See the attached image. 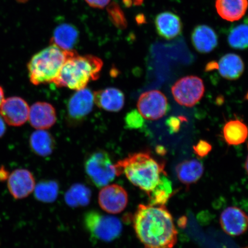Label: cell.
<instances>
[{
    "instance_id": "836d02e7",
    "label": "cell",
    "mask_w": 248,
    "mask_h": 248,
    "mask_svg": "<svg viewBox=\"0 0 248 248\" xmlns=\"http://www.w3.org/2000/svg\"><path fill=\"white\" fill-rule=\"evenodd\" d=\"M144 0H124V3L127 6L140 5L143 3Z\"/></svg>"
},
{
    "instance_id": "e575fe53",
    "label": "cell",
    "mask_w": 248,
    "mask_h": 248,
    "mask_svg": "<svg viewBox=\"0 0 248 248\" xmlns=\"http://www.w3.org/2000/svg\"><path fill=\"white\" fill-rule=\"evenodd\" d=\"M6 131V126L4 120L1 116H0V138L2 137Z\"/></svg>"
},
{
    "instance_id": "7c38bea8",
    "label": "cell",
    "mask_w": 248,
    "mask_h": 248,
    "mask_svg": "<svg viewBox=\"0 0 248 248\" xmlns=\"http://www.w3.org/2000/svg\"><path fill=\"white\" fill-rule=\"evenodd\" d=\"M220 223L226 233L236 236L243 234L247 230L248 218L238 207H229L221 213Z\"/></svg>"
},
{
    "instance_id": "4dcf8cb0",
    "label": "cell",
    "mask_w": 248,
    "mask_h": 248,
    "mask_svg": "<svg viewBox=\"0 0 248 248\" xmlns=\"http://www.w3.org/2000/svg\"><path fill=\"white\" fill-rule=\"evenodd\" d=\"M184 119V117H170L167 122V126H169L170 132L171 133L177 132L181 127V123Z\"/></svg>"
},
{
    "instance_id": "484cf974",
    "label": "cell",
    "mask_w": 248,
    "mask_h": 248,
    "mask_svg": "<svg viewBox=\"0 0 248 248\" xmlns=\"http://www.w3.org/2000/svg\"><path fill=\"white\" fill-rule=\"evenodd\" d=\"M33 191L35 198L38 201L45 203H51L57 198L59 186L54 181H42L35 186Z\"/></svg>"
},
{
    "instance_id": "603a6c76",
    "label": "cell",
    "mask_w": 248,
    "mask_h": 248,
    "mask_svg": "<svg viewBox=\"0 0 248 248\" xmlns=\"http://www.w3.org/2000/svg\"><path fill=\"white\" fill-rule=\"evenodd\" d=\"M223 135L229 145H237L246 140L248 136V128L246 124L240 120H231L225 124Z\"/></svg>"
},
{
    "instance_id": "8d00e7d4",
    "label": "cell",
    "mask_w": 248,
    "mask_h": 248,
    "mask_svg": "<svg viewBox=\"0 0 248 248\" xmlns=\"http://www.w3.org/2000/svg\"><path fill=\"white\" fill-rule=\"evenodd\" d=\"M156 153L160 155H164L166 154V150L163 147H157L156 148Z\"/></svg>"
},
{
    "instance_id": "4316f807",
    "label": "cell",
    "mask_w": 248,
    "mask_h": 248,
    "mask_svg": "<svg viewBox=\"0 0 248 248\" xmlns=\"http://www.w3.org/2000/svg\"><path fill=\"white\" fill-rule=\"evenodd\" d=\"M228 43L231 47L237 49L248 48V25L240 24L232 29L229 33Z\"/></svg>"
},
{
    "instance_id": "ba28073f",
    "label": "cell",
    "mask_w": 248,
    "mask_h": 248,
    "mask_svg": "<svg viewBox=\"0 0 248 248\" xmlns=\"http://www.w3.org/2000/svg\"><path fill=\"white\" fill-rule=\"evenodd\" d=\"M168 101L163 93L153 90L142 93L138 102V109L145 119L157 120L168 109Z\"/></svg>"
},
{
    "instance_id": "83f0119b",
    "label": "cell",
    "mask_w": 248,
    "mask_h": 248,
    "mask_svg": "<svg viewBox=\"0 0 248 248\" xmlns=\"http://www.w3.org/2000/svg\"><path fill=\"white\" fill-rule=\"evenodd\" d=\"M125 122L129 128H140L143 125V117L138 112V110H133L127 114Z\"/></svg>"
},
{
    "instance_id": "d6986e66",
    "label": "cell",
    "mask_w": 248,
    "mask_h": 248,
    "mask_svg": "<svg viewBox=\"0 0 248 248\" xmlns=\"http://www.w3.org/2000/svg\"><path fill=\"white\" fill-rule=\"evenodd\" d=\"M216 7L222 18L229 21L240 20L246 13L248 0H216Z\"/></svg>"
},
{
    "instance_id": "74e56055",
    "label": "cell",
    "mask_w": 248,
    "mask_h": 248,
    "mask_svg": "<svg viewBox=\"0 0 248 248\" xmlns=\"http://www.w3.org/2000/svg\"><path fill=\"white\" fill-rule=\"evenodd\" d=\"M245 169H246L247 172L248 173V156L246 160V164H245Z\"/></svg>"
},
{
    "instance_id": "6da1fadb",
    "label": "cell",
    "mask_w": 248,
    "mask_h": 248,
    "mask_svg": "<svg viewBox=\"0 0 248 248\" xmlns=\"http://www.w3.org/2000/svg\"><path fill=\"white\" fill-rule=\"evenodd\" d=\"M133 226L145 248H172L177 242V231L165 206L139 204Z\"/></svg>"
},
{
    "instance_id": "5b68a950",
    "label": "cell",
    "mask_w": 248,
    "mask_h": 248,
    "mask_svg": "<svg viewBox=\"0 0 248 248\" xmlns=\"http://www.w3.org/2000/svg\"><path fill=\"white\" fill-rule=\"evenodd\" d=\"M83 221L87 230L96 239L112 241L122 234V224L117 217L91 211L86 214Z\"/></svg>"
},
{
    "instance_id": "1f68e13d",
    "label": "cell",
    "mask_w": 248,
    "mask_h": 248,
    "mask_svg": "<svg viewBox=\"0 0 248 248\" xmlns=\"http://www.w3.org/2000/svg\"><path fill=\"white\" fill-rule=\"evenodd\" d=\"M110 1V0H85L91 7L100 9L106 7Z\"/></svg>"
},
{
    "instance_id": "9c48e42d",
    "label": "cell",
    "mask_w": 248,
    "mask_h": 248,
    "mask_svg": "<svg viewBox=\"0 0 248 248\" xmlns=\"http://www.w3.org/2000/svg\"><path fill=\"white\" fill-rule=\"evenodd\" d=\"M98 203L102 210L112 215L122 213L128 203V195L122 186L108 185L102 187L98 195Z\"/></svg>"
},
{
    "instance_id": "8992f818",
    "label": "cell",
    "mask_w": 248,
    "mask_h": 248,
    "mask_svg": "<svg viewBox=\"0 0 248 248\" xmlns=\"http://www.w3.org/2000/svg\"><path fill=\"white\" fill-rule=\"evenodd\" d=\"M87 175L97 187H103L112 182L117 176L115 164L107 152H95L86 160Z\"/></svg>"
},
{
    "instance_id": "d6a6232c",
    "label": "cell",
    "mask_w": 248,
    "mask_h": 248,
    "mask_svg": "<svg viewBox=\"0 0 248 248\" xmlns=\"http://www.w3.org/2000/svg\"><path fill=\"white\" fill-rule=\"evenodd\" d=\"M8 170L4 166L0 167V181L4 182L8 180L9 176Z\"/></svg>"
},
{
    "instance_id": "7a4b0ae2",
    "label": "cell",
    "mask_w": 248,
    "mask_h": 248,
    "mask_svg": "<svg viewBox=\"0 0 248 248\" xmlns=\"http://www.w3.org/2000/svg\"><path fill=\"white\" fill-rule=\"evenodd\" d=\"M117 176L124 174L133 185L148 195L166 173L165 163L155 159L148 151L130 154L115 164Z\"/></svg>"
},
{
    "instance_id": "f1b7e54d",
    "label": "cell",
    "mask_w": 248,
    "mask_h": 248,
    "mask_svg": "<svg viewBox=\"0 0 248 248\" xmlns=\"http://www.w3.org/2000/svg\"><path fill=\"white\" fill-rule=\"evenodd\" d=\"M194 153L200 157H204L208 155L212 150V145L204 140H200L193 147Z\"/></svg>"
},
{
    "instance_id": "5bb4252c",
    "label": "cell",
    "mask_w": 248,
    "mask_h": 248,
    "mask_svg": "<svg viewBox=\"0 0 248 248\" xmlns=\"http://www.w3.org/2000/svg\"><path fill=\"white\" fill-rule=\"evenodd\" d=\"M29 120L31 125L37 129L51 128L57 121L55 108L50 104L38 102L30 108Z\"/></svg>"
},
{
    "instance_id": "2e32d148",
    "label": "cell",
    "mask_w": 248,
    "mask_h": 248,
    "mask_svg": "<svg viewBox=\"0 0 248 248\" xmlns=\"http://www.w3.org/2000/svg\"><path fill=\"white\" fill-rule=\"evenodd\" d=\"M94 103L105 110L116 112L122 109L125 97L120 90L108 88L94 93Z\"/></svg>"
},
{
    "instance_id": "30bf717a",
    "label": "cell",
    "mask_w": 248,
    "mask_h": 248,
    "mask_svg": "<svg viewBox=\"0 0 248 248\" xmlns=\"http://www.w3.org/2000/svg\"><path fill=\"white\" fill-rule=\"evenodd\" d=\"M30 108L24 99L12 97L3 101L0 107V114L9 125L20 126L29 120Z\"/></svg>"
},
{
    "instance_id": "e0dca14e",
    "label": "cell",
    "mask_w": 248,
    "mask_h": 248,
    "mask_svg": "<svg viewBox=\"0 0 248 248\" xmlns=\"http://www.w3.org/2000/svg\"><path fill=\"white\" fill-rule=\"evenodd\" d=\"M191 40L195 48L201 53H209L218 45V37L215 31L206 25L195 28Z\"/></svg>"
},
{
    "instance_id": "d4e9b609",
    "label": "cell",
    "mask_w": 248,
    "mask_h": 248,
    "mask_svg": "<svg viewBox=\"0 0 248 248\" xmlns=\"http://www.w3.org/2000/svg\"><path fill=\"white\" fill-rule=\"evenodd\" d=\"M91 191L84 185H74L65 195V201L71 207L85 206L91 201Z\"/></svg>"
},
{
    "instance_id": "ac0fdd59",
    "label": "cell",
    "mask_w": 248,
    "mask_h": 248,
    "mask_svg": "<svg viewBox=\"0 0 248 248\" xmlns=\"http://www.w3.org/2000/svg\"><path fill=\"white\" fill-rule=\"evenodd\" d=\"M79 32L73 24L63 23L55 29L51 44L64 51H72L78 40Z\"/></svg>"
},
{
    "instance_id": "d590c367",
    "label": "cell",
    "mask_w": 248,
    "mask_h": 248,
    "mask_svg": "<svg viewBox=\"0 0 248 248\" xmlns=\"http://www.w3.org/2000/svg\"><path fill=\"white\" fill-rule=\"evenodd\" d=\"M4 100V92L2 87L0 86V107L1 106L3 101Z\"/></svg>"
},
{
    "instance_id": "52a82bcc",
    "label": "cell",
    "mask_w": 248,
    "mask_h": 248,
    "mask_svg": "<svg viewBox=\"0 0 248 248\" xmlns=\"http://www.w3.org/2000/svg\"><path fill=\"white\" fill-rule=\"evenodd\" d=\"M173 98L179 105L192 107L202 98L204 92L203 80L197 76H187L180 79L173 85Z\"/></svg>"
},
{
    "instance_id": "44dd1931",
    "label": "cell",
    "mask_w": 248,
    "mask_h": 248,
    "mask_svg": "<svg viewBox=\"0 0 248 248\" xmlns=\"http://www.w3.org/2000/svg\"><path fill=\"white\" fill-rule=\"evenodd\" d=\"M224 78L235 80L241 77L244 70V64L239 56L234 54H226L217 63V69Z\"/></svg>"
},
{
    "instance_id": "3957f363",
    "label": "cell",
    "mask_w": 248,
    "mask_h": 248,
    "mask_svg": "<svg viewBox=\"0 0 248 248\" xmlns=\"http://www.w3.org/2000/svg\"><path fill=\"white\" fill-rule=\"evenodd\" d=\"M103 62L95 56L79 55L74 51L62 67L54 82L58 88L79 91L100 77Z\"/></svg>"
},
{
    "instance_id": "7402d4cb",
    "label": "cell",
    "mask_w": 248,
    "mask_h": 248,
    "mask_svg": "<svg viewBox=\"0 0 248 248\" xmlns=\"http://www.w3.org/2000/svg\"><path fill=\"white\" fill-rule=\"evenodd\" d=\"M30 146L33 153L39 156L46 157L53 153L55 140L50 133L44 129H38L31 135Z\"/></svg>"
},
{
    "instance_id": "ffe728a7",
    "label": "cell",
    "mask_w": 248,
    "mask_h": 248,
    "mask_svg": "<svg viewBox=\"0 0 248 248\" xmlns=\"http://www.w3.org/2000/svg\"><path fill=\"white\" fill-rule=\"evenodd\" d=\"M204 167L197 159L185 160L176 167V172L180 182L187 187L195 184L202 176Z\"/></svg>"
},
{
    "instance_id": "f546056e",
    "label": "cell",
    "mask_w": 248,
    "mask_h": 248,
    "mask_svg": "<svg viewBox=\"0 0 248 248\" xmlns=\"http://www.w3.org/2000/svg\"><path fill=\"white\" fill-rule=\"evenodd\" d=\"M110 10V14L112 17L115 24L120 27H124L125 21H124V17L123 13L119 10V8L114 6V8H111Z\"/></svg>"
},
{
    "instance_id": "f35d334b",
    "label": "cell",
    "mask_w": 248,
    "mask_h": 248,
    "mask_svg": "<svg viewBox=\"0 0 248 248\" xmlns=\"http://www.w3.org/2000/svg\"><path fill=\"white\" fill-rule=\"evenodd\" d=\"M16 1H17L18 2L20 3H25L27 1H29V0H16Z\"/></svg>"
},
{
    "instance_id": "277c9868",
    "label": "cell",
    "mask_w": 248,
    "mask_h": 248,
    "mask_svg": "<svg viewBox=\"0 0 248 248\" xmlns=\"http://www.w3.org/2000/svg\"><path fill=\"white\" fill-rule=\"evenodd\" d=\"M73 52L51 45L34 55L27 66L31 82L35 85L53 83Z\"/></svg>"
},
{
    "instance_id": "4fadbf2b",
    "label": "cell",
    "mask_w": 248,
    "mask_h": 248,
    "mask_svg": "<svg viewBox=\"0 0 248 248\" xmlns=\"http://www.w3.org/2000/svg\"><path fill=\"white\" fill-rule=\"evenodd\" d=\"M94 104V93L89 89H80L70 98L68 112L74 120L82 119L91 112Z\"/></svg>"
},
{
    "instance_id": "9a60e30c",
    "label": "cell",
    "mask_w": 248,
    "mask_h": 248,
    "mask_svg": "<svg viewBox=\"0 0 248 248\" xmlns=\"http://www.w3.org/2000/svg\"><path fill=\"white\" fill-rule=\"evenodd\" d=\"M155 24L158 34L164 39L175 38L182 32L181 18L170 12H164L158 15L155 18Z\"/></svg>"
},
{
    "instance_id": "8fae6325",
    "label": "cell",
    "mask_w": 248,
    "mask_h": 248,
    "mask_svg": "<svg viewBox=\"0 0 248 248\" xmlns=\"http://www.w3.org/2000/svg\"><path fill=\"white\" fill-rule=\"evenodd\" d=\"M8 188L16 200L27 198L35 187V180L32 173L26 169L16 170L9 175Z\"/></svg>"
},
{
    "instance_id": "cb8c5ba5",
    "label": "cell",
    "mask_w": 248,
    "mask_h": 248,
    "mask_svg": "<svg viewBox=\"0 0 248 248\" xmlns=\"http://www.w3.org/2000/svg\"><path fill=\"white\" fill-rule=\"evenodd\" d=\"M172 194L171 183L167 178V173H164L159 184L149 194L150 204L155 206H165Z\"/></svg>"
}]
</instances>
